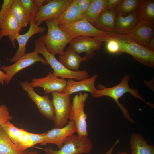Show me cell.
<instances>
[{"label":"cell","mask_w":154,"mask_h":154,"mask_svg":"<svg viewBox=\"0 0 154 154\" xmlns=\"http://www.w3.org/2000/svg\"><path fill=\"white\" fill-rule=\"evenodd\" d=\"M130 78L129 75H126L123 77L121 82L117 85L111 87H106L99 84L97 86L98 89L92 95L94 98L101 97L103 96L110 97L113 99L117 104L120 109L123 113L124 118L132 123L134 120L131 117L127 108L120 103L119 99L127 92H129L135 97L138 98L144 102L145 100L138 94V91L136 89L131 88L128 82Z\"/></svg>","instance_id":"obj_1"},{"label":"cell","mask_w":154,"mask_h":154,"mask_svg":"<svg viewBox=\"0 0 154 154\" xmlns=\"http://www.w3.org/2000/svg\"><path fill=\"white\" fill-rule=\"evenodd\" d=\"M34 51L42 54L44 57L48 64L53 70V74L57 77L65 79H75L80 80L89 77L88 72L86 70L73 71L65 67L55 58V55L50 53L46 48L45 44L40 36L35 42Z\"/></svg>","instance_id":"obj_2"},{"label":"cell","mask_w":154,"mask_h":154,"mask_svg":"<svg viewBox=\"0 0 154 154\" xmlns=\"http://www.w3.org/2000/svg\"><path fill=\"white\" fill-rule=\"evenodd\" d=\"M48 31L46 35L40 36L47 50L54 55L60 54L68 43L74 37L70 35L62 29L54 21L46 20Z\"/></svg>","instance_id":"obj_3"},{"label":"cell","mask_w":154,"mask_h":154,"mask_svg":"<svg viewBox=\"0 0 154 154\" xmlns=\"http://www.w3.org/2000/svg\"><path fill=\"white\" fill-rule=\"evenodd\" d=\"M93 147L92 141L88 137L73 135L66 139L58 150L50 147L42 149L45 154H88L91 153Z\"/></svg>","instance_id":"obj_4"},{"label":"cell","mask_w":154,"mask_h":154,"mask_svg":"<svg viewBox=\"0 0 154 154\" xmlns=\"http://www.w3.org/2000/svg\"><path fill=\"white\" fill-rule=\"evenodd\" d=\"M59 26L68 34L74 37L82 36L102 38L113 37L117 34L99 30L83 18Z\"/></svg>","instance_id":"obj_5"},{"label":"cell","mask_w":154,"mask_h":154,"mask_svg":"<svg viewBox=\"0 0 154 154\" xmlns=\"http://www.w3.org/2000/svg\"><path fill=\"white\" fill-rule=\"evenodd\" d=\"M88 95L85 92H80L73 97L72 103V110L69 119L73 121L75 124L76 132L77 135L82 137H87V115L84 111V107Z\"/></svg>","instance_id":"obj_6"},{"label":"cell","mask_w":154,"mask_h":154,"mask_svg":"<svg viewBox=\"0 0 154 154\" xmlns=\"http://www.w3.org/2000/svg\"><path fill=\"white\" fill-rule=\"evenodd\" d=\"M54 108L53 122L55 127L60 128L67 125L72 110L70 95L58 92L51 93Z\"/></svg>","instance_id":"obj_7"},{"label":"cell","mask_w":154,"mask_h":154,"mask_svg":"<svg viewBox=\"0 0 154 154\" xmlns=\"http://www.w3.org/2000/svg\"><path fill=\"white\" fill-rule=\"evenodd\" d=\"M20 84L36 105L39 112L46 118L53 121L54 116V108L52 101L49 99V95L41 96L37 94L27 80L21 82Z\"/></svg>","instance_id":"obj_8"},{"label":"cell","mask_w":154,"mask_h":154,"mask_svg":"<svg viewBox=\"0 0 154 154\" xmlns=\"http://www.w3.org/2000/svg\"><path fill=\"white\" fill-rule=\"evenodd\" d=\"M102 43L94 37L80 36L74 37L69 43V46L78 54L85 53L83 59L86 61L93 57L96 51L100 50Z\"/></svg>","instance_id":"obj_9"},{"label":"cell","mask_w":154,"mask_h":154,"mask_svg":"<svg viewBox=\"0 0 154 154\" xmlns=\"http://www.w3.org/2000/svg\"><path fill=\"white\" fill-rule=\"evenodd\" d=\"M38 54L34 51L25 53L12 64L8 66H2L0 69L3 70L6 76L5 82L8 84L17 73L36 62H41L46 66L48 64L45 59L40 56Z\"/></svg>","instance_id":"obj_10"},{"label":"cell","mask_w":154,"mask_h":154,"mask_svg":"<svg viewBox=\"0 0 154 154\" xmlns=\"http://www.w3.org/2000/svg\"><path fill=\"white\" fill-rule=\"evenodd\" d=\"M72 0H49L39 10L33 20L38 25L46 20H52L70 4Z\"/></svg>","instance_id":"obj_11"},{"label":"cell","mask_w":154,"mask_h":154,"mask_svg":"<svg viewBox=\"0 0 154 154\" xmlns=\"http://www.w3.org/2000/svg\"><path fill=\"white\" fill-rule=\"evenodd\" d=\"M75 132L74 123L73 121L70 120L64 127H54L48 131L46 133L43 142L40 145H46L48 144H54L59 149L66 139Z\"/></svg>","instance_id":"obj_12"},{"label":"cell","mask_w":154,"mask_h":154,"mask_svg":"<svg viewBox=\"0 0 154 154\" xmlns=\"http://www.w3.org/2000/svg\"><path fill=\"white\" fill-rule=\"evenodd\" d=\"M66 83L65 79L55 76L50 71L43 78H32L29 84L33 88H43L44 93L48 94L53 92H61L65 87Z\"/></svg>","instance_id":"obj_13"},{"label":"cell","mask_w":154,"mask_h":154,"mask_svg":"<svg viewBox=\"0 0 154 154\" xmlns=\"http://www.w3.org/2000/svg\"><path fill=\"white\" fill-rule=\"evenodd\" d=\"M46 28L40 26L32 20L30 23L29 29L25 33L17 34L14 37L18 43V48L14 56L12 58L9 59L11 62L14 63L18 59L23 56L25 53L26 46L28 41L31 37L33 35L39 33H44Z\"/></svg>","instance_id":"obj_14"},{"label":"cell","mask_w":154,"mask_h":154,"mask_svg":"<svg viewBox=\"0 0 154 154\" xmlns=\"http://www.w3.org/2000/svg\"><path fill=\"white\" fill-rule=\"evenodd\" d=\"M0 126L17 148L21 151L29 144L30 141L29 132L23 129L17 128L10 121L3 123Z\"/></svg>","instance_id":"obj_15"},{"label":"cell","mask_w":154,"mask_h":154,"mask_svg":"<svg viewBox=\"0 0 154 154\" xmlns=\"http://www.w3.org/2000/svg\"><path fill=\"white\" fill-rule=\"evenodd\" d=\"M98 76V74H95L91 77L78 81L69 79L67 81L65 87L61 93L70 95L75 93L85 91L92 95L97 90L95 83Z\"/></svg>","instance_id":"obj_16"},{"label":"cell","mask_w":154,"mask_h":154,"mask_svg":"<svg viewBox=\"0 0 154 154\" xmlns=\"http://www.w3.org/2000/svg\"><path fill=\"white\" fill-rule=\"evenodd\" d=\"M154 25L138 22L132 32L129 34L131 38L140 45L147 47L154 36Z\"/></svg>","instance_id":"obj_17"},{"label":"cell","mask_w":154,"mask_h":154,"mask_svg":"<svg viewBox=\"0 0 154 154\" xmlns=\"http://www.w3.org/2000/svg\"><path fill=\"white\" fill-rule=\"evenodd\" d=\"M139 22L137 12L123 16H116L115 32L121 35L131 33Z\"/></svg>","instance_id":"obj_18"},{"label":"cell","mask_w":154,"mask_h":154,"mask_svg":"<svg viewBox=\"0 0 154 154\" xmlns=\"http://www.w3.org/2000/svg\"><path fill=\"white\" fill-rule=\"evenodd\" d=\"M82 18V13L77 3V0H72L70 4L52 21L58 26L77 21Z\"/></svg>","instance_id":"obj_19"},{"label":"cell","mask_w":154,"mask_h":154,"mask_svg":"<svg viewBox=\"0 0 154 154\" xmlns=\"http://www.w3.org/2000/svg\"><path fill=\"white\" fill-rule=\"evenodd\" d=\"M21 29L10 10L1 25L0 31L3 36L9 37L14 48H16L14 37L19 33Z\"/></svg>","instance_id":"obj_20"},{"label":"cell","mask_w":154,"mask_h":154,"mask_svg":"<svg viewBox=\"0 0 154 154\" xmlns=\"http://www.w3.org/2000/svg\"><path fill=\"white\" fill-rule=\"evenodd\" d=\"M116 17V9H106L100 15L94 26L104 31L115 33Z\"/></svg>","instance_id":"obj_21"},{"label":"cell","mask_w":154,"mask_h":154,"mask_svg":"<svg viewBox=\"0 0 154 154\" xmlns=\"http://www.w3.org/2000/svg\"><path fill=\"white\" fill-rule=\"evenodd\" d=\"M58 61L68 70L78 71L80 70V66L83 61V57L69 46L65 51L59 55Z\"/></svg>","instance_id":"obj_22"},{"label":"cell","mask_w":154,"mask_h":154,"mask_svg":"<svg viewBox=\"0 0 154 154\" xmlns=\"http://www.w3.org/2000/svg\"><path fill=\"white\" fill-rule=\"evenodd\" d=\"M131 154H154V147L139 133H132L130 139Z\"/></svg>","instance_id":"obj_23"},{"label":"cell","mask_w":154,"mask_h":154,"mask_svg":"<svg viewBox=\"0 0 154 154\" xmlns=\"http://www.w3.org/2000/svg\"><path fill=\"white\" fill-rule=\"evenodd\" d=\"M107 0H91L86 11L82 15L83 18L93 25L102 13L106 9Z\"/></svg>","instance_id":"obj_24"},{"label":"cell","mask_w":154,"mask_h":154,"mask_svg":"<svg viewBox=\"0 0 154 154\" xmlns=\"http://www.w3.org/2000/svg\"><path fill=\"white\" fill-rule=\"evenodd\" d=\"M119 44L121 53H126L133 58L138 54L141 46L134 41L129 34H118L114 37Z\"/></svg>","instance_id":"obj_25"},{"label":"cell","mask_w":154,"mask_h":154,"mask_svg":"<svg viewBox=\"0 0 154 154\" xmlns=\"http://www.w3.org/2000/svg\"><path fill=\"white\" fill-rule=\"evenodd\" d=\"M137 13L138 22L154 25V0H140Z\"/></svg>","instance_id":"obj_26"},{"label":"cell","mask_w":154,"mask_h":154,"mask_svg":"<svg viewBox=\"0 0 154 154\" xmlns=\"http://www.w3.org/2000/svg\"><path fill=\"white\" fill-rule=\"evenodd\" d=\"M11 10L21 28L30 24L26 10L21 0H13Z\"/></svg>","instance_id":"obj_27"},{"label":"cell","mask_w":154,"mask_h":154,"mask_svg":"<svg viewBox=\"0 0 154 154\" xmlns=\"http://www.w3.org/2000/svg\"><path fill=\"white\" fill-rule=\"evenodd\" d=\"M0 126V154H23Z\"/></svg>","instance_id":"obj_28"},{"label":"cell","mask_w":154,"mask_h":154,"mask_svg":"<svg viewBox=\"0 0 154 154\" xmlns=\"http://www.w3.org/2000/svg\"><path fill=\"white\" fill-rule=\"evenodd\" d=\"M140 0H122L116 9V16H125L128 14L137 12Z\"/></svg>","instance_id":"obj_29"},{"label":"cell","mask_w":154,"mask_h":154,"mask_svg":"<svg viewBox=\"0 0 154 154\" xmlns=\"http://www.w3.org/2000/svg\"><path fill=\"white\" fill-rule=\"evenodd\" d=\"M133 58L144 65L154 68V51L147 47L141 46L138 54Z\"/></svg>","instance_id":"obj_30"},{"label":"cell","mask_w":154,"mask_h":154,"mask_svg":"<svg viewBox=\"0 0 154 154\" xmlns=\"http://www.w3.org/2000/svg\"><path fill=\"white\" fill-rule=\"evenodd\" d=\"M116 35L108 38H94L102 42H106V49L109 53L112 54H121L120 46L118 41L114 37Z\"/></svg>","instance_id":"obj_31"},{"label":"cell","mask_w":154,"mask_h":154,"mask_svg":"<svg viewBox=\"0 0 154 154\" xmlns=\"http://www.w3.org/2000/svg\"><path fill=\"white\" fill-rule=\"evenodd\" d=\"M21 1L25 7L30 23L31 20H33L36 17L39 11L35 5L33 0H21Z\"/></svg>","instance_id":"obj_32"},{"label":"cell","mask_w":154,"mask_h":154,"mask_svg":"<svg viewBox=\"0 0 154 154\" xmlns=\"http://www.w3.org/2000/svg\"><path fill=\"white\" fill-rule=\"evenodd\" d=\"M13 0H4L0 11V29L8 13L11 10Z\"/></svg>","instance_id":"obj_33"},{"label":"cell","mask_w":154,"mask_h":154,"mask_svg":"<svg viewBox=\"0 0 154 154\" xmlns=\"http://www.w3.org/2000/svg\"><path fill=\"white\" fill-rule=\"evenodd\" d=\"M12 117L10 115L8 108L4 104L0 106V125L3 123L10 121Z\"/></svg>","instance_id":"obj_34"},{"label":"cell","mask_w":154,"mask_h":154,"mask_svg":"<svg viewBox=\"0 0 154 154\" xmlns=\"http://www.w3.org/2000/svg\"><path fill=\"white\" fill-rule=\"evenodd\" d=\"M46 133L35 134L29 132L31 147L36 144L42 143L44 141Z\"/></svg>","instance_id":"obj_35"},{"label":"cell","mask_w":154,"mask_h":154,"mask_svg":"<svg viewBox=\"0 0 154 154\" xmlns=\"http://www.w3.org/2000/svg\"><path fill=\"white\" fill-rule=\"evenodd\" d=\"M91 1V0H77V4L82 15L87 10Z\"/></svg>","instance_id":"obj_36"},{"label":"cell","mask_w":154,"mask_h":154,"mask_svg":"<svg viewBox=\"0 0 154 154\" xmlns=\"http://www.w3.org/2000/svg\"><path fill=\"white\" fill-rule=\"evenodd\" d=\"M122 0H107L106 2V9H116Z\"/></svg>","instance_id":"obj_37"},{"label":"cell","mask_w":154,"mask_h":154,"mask_svg":"<svg viewBox=\"0 0 154 154\" xmlns=\"http://www.w3.org/2000/svg\"><path fill=\"white\" fill-rule=\"evenodd\" d=\"M48 1L47 0H33L35 5L38 11L44 5V3H46Z\"/></svg>","instance_id":"obj_38"},{"label":"cell","mask_w":154,"mask_h":154,"mask_svg":"<svg viewBox=\"0 0 154 154\" xmlns=\"http://www.w3.org/2000/svg\"><path fill=\"white\" fill-rule=\"evenodd\" d=\"M3 37L0 31V40ZM6 78V76L4 72L0 70V83L2 85H4Z\"/></svg>","instance_id":"obj_39"},{"label":"cell","mask_w":154,"mask_h":154,"mask_svg":"<svg viewBox=\"0 0 154 154\" xmlns=\"http://www.w3.org/2000/svg\"><path fill=\"white\" fill-rule=\"evenodd\" d=\"M147 48L152 51H154V36L149 42Z\"/></svg>","instance_id":"obj_40"},{"label":"cell","mask_w":154,"mask_h":154,"mask_svg":"<svg viewBox=\"0 0 154 154\" xmlns=\"http://www.w3.org/2000/svg\"><path fill=\"white\" fill-rule=\"evenodd\" d=\"M23 154H41L37 151H29L27 149L23 151Z\"/></svg>","instance_id":"obj_41"},{"label":"cell","mask_w":154,"mask_h":154,"mask_svg":"<svg viewBox=\"0 0 154 154\" xmlns=\"http://www.w3.org/2000/svg\"><path fill=\"white\" fill-rule=\"evenodd\" d=\"M119 141V140H117L112 147L105 154H112L114 149Z\"/></svg>","instance_id":"obj_42"},{"label":"cell","mask_w":154,"mask_h":154,"mask_svg":"<svg viewBox=\"0 0 154 154\" xmlns=\"http://www.w3.org/2000/svg\"><path fill=\"white\" fill-rule=\"evenodd\" d=\"M116 154H129L126 151H124L122 152H118L116 153Z\"/></svg>","instance_id":"obj_43"}]
</instances>
